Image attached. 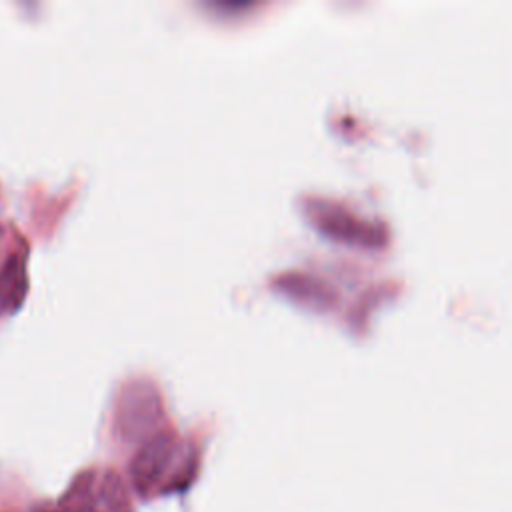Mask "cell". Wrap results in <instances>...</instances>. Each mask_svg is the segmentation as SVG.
I'll return each instance as SVG.
<instances>
[{"label":"cell","instance_id":"obj_1","mask_svg":"<svg viewBox=\"0 0 512 512\" xmlns=\"http://www.w3.org/2000/svg\"><path fill=\"white\" fill-rule=\"evenodd\" d=\"M162 418V398L154 382L150 380H132L128 382L116 406V422L122 434L136 436L152 426Z\"/></svg>","mask_w":512,"mask_h":512},{"label":"cell","instance_id":"obj_3","mask_svg":"<svg viewBox=\"0 0 512 512\" xmlns=\"http://www.w3.org/2000/svg\"><path fill=\"white\" fill-rule=\"evenodd\" d=\"M174 452H176V438L172 432H160L152 436L140 448V452L132 462L134 482L140 488H146L148 484H152L162 474V470L166 468Z\"/></svg>","mask_w":512,"mask_h":512},{"label":"cell","instance_id":"obj_2","mask_svg":"<svg viewBox=\"0 0 512 512\" xmlns=\"http://www.w3.org/2000/svg\"><path fill=\"white\" fill-rule=\"evenodd\" d=\"M28 252L12 250L0 264V316L16 314L28 296Z\"/></svg>","mask_w":512,"mask_h":512}]
</instances>
